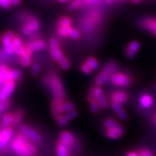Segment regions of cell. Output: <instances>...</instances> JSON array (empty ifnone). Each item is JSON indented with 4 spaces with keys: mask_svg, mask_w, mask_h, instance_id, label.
<instances>
[{
    "mask_svg": "<svg viewBox=\"0 0 156 156\" xmlns=\"http://www.w3.org/2000/svg\"><path fill=\"white\" fill-rule=\"evenodd\" d=\"M39 28L40 22L34 16H28L21 27V32L25 36H30L38 32Z\"/></svg>",
    "mask_w": 156,
    "mask_h": 156,
    "instance_id": "6da1fadb",
    "label": "cell"
},
{
    "mask_svg": "<svg viewBox=\"0 0 156 156\" xmlns=\"http://www.w3.org/2000/svg\"><path fill=\"white\" fill-rule=\"evenodd\" d=\"M117 69L116 64L114 62H110V63L107 64L102 71L101 72L97 77H95V84L98 86H101L105 84L107 81L108 80L109 78H111L112 75H114Z\"/></svg>",
    "mask_w": 156,
    "mask_h": 156,
    "instance_id": "7a4b0ae2",
    "label": "cell"
},
{
    "mask_svg": "<svg viewBox=\"0 0 156 156\" xmlns=\"http://www.w3.org/2000/svg\"><path fill=\"white\" fill-rule=\"evenodd\" d=\"M49 87L51 89L55 98L63 101L65 98V93L61 80L56 75L50 76Z\"/></svg>",
    "mask_w": 156,
    "mask_h": 156,
    "instance_id": "3957f363",
    "label": "cell"
},
{
    "mask_svg": "<svg viewBox=\"0 0 156 156\" xmlns=\"http://www.w3.org/2000/svg\"><path fill=\"white\" fill-rule=\"evenodd\" d=\"M16 34L13 31H7L0 36V41L2 44L3 49L8 55L12 56L15 54L14 46H13L12 39L15 38Z\"/></svg>",
    "mask_w": 156,
    "mask_h": 156,
    "instance_id": "277c9868",
    "label": "cell"
},
{
    "mask_svg": "<svg viewBox=\"0 0 156 156\" xmlns=\"http://www.w3.org/2000/svg\"><path fill=\"white\" fill-rule=\"evenodd\" d=\"M20 133H22L23 135L26 136L29 140H32L36 143H39L41 142L42 136L40 134L38 133L36 130H35L30 126L27 125V124H23L20 128Z\"/></svg>",
    "mask_w": 156,
    "mask_h": 156,
    "instance_id": "5b68a950",
    "label": "cell"
},
{
    "mask_svg": "<svg viewBox=\"0 0 156 156\" xmlns=\"http://www.w3.org/2000/svg\"><path fill=\"white\" fill-rule=\"evenodd\" d=\"M48 46H49V54L51 59L54 62H58V59L64 55L60 49V44L58 41L55 38H51Z\"/></svg>",
    "mask_w": 156,
    "mask_h": 156,
    "instance_id": "8992f818",
    "label": "cell"
},
{
    "mask_svg": "<svg viewBox=\"0 0 156 156\" xmlns=\"http://www.w3.org/2000/svg\"><path fill=\"white\" fill-rule=\"evenodd\" d=\"M111 82L119 87H128L131 84V80L127 75L122 73H114L111 77Z\"/></svg>",
    "mask_w": 156,
    "mask_h": 156,
    "instance_id": "52a82bcc",
    "label": "cell"
},
{
    "mask_svg": "<svg viewBox=\"0 0 156 156\" xmlns=\"http://www.w3.org/2000/svg\"><path fill=\"white\" fill-rule=\"evenodd\" d=\"M92 91L94 94L95 100L97 101V102L98 103L99 106H100L101 108L103 109L107 108L108 106V101H107L106 96H105L104 93H103V91L102 88L100 86H96L92 87Z\"/></svg>",
    "mask_w": 156,
    "mask_h": 156,
    "instance_id": "ba28073f",
    "label": "cell"
},
{
    "mask_svg": "<svg viewBox=\"0 0 156 156\" xmlns=\"http://www.w3.org/2000/svg\"><path fill=\"white\" fill-rule=\"evenodd\" d=\"M25 46L33 54L46 49V47H47V44L44 39H34V40H32L27 43Z\"/></svg>",
    "mask_w": 156,
    "mask_h": 156,
    "instance_id": "9c48e42d",
    "label": "cell"
},
{
    "mask_svg": "<svg viewBox=\"0 0 156 156\" xmlns=\"http://www.w3.org/2000/svg\"><path fill=\"white\" fill-rule=\"evenodd\" d=\"M15 85L16 84L14 81H7L5 83H4L3 87L0 90V101H7V99L14 91Z\"/></svg>",
    "mask_w": 156,
    "mask_h": 156,
    "instance_id": "30bf717a",
    "label": "cell"
},
{
    "mask_svg": "<svg viewBox=\"0 0 156 156\" xmlns=\"http://www.w3.org/2000/svg\"><path fill=\"white\" fill-rule=\"evenodd\" d=\"M13 134V129L11 126L5 127L0 132V152L4 149V147L10 141Z\"/></svg>",
    "mask_w": 156,
    "mask_h": 156,
    "instance_id": "8fae6325",
    "label": "cell"
},
{
    "mask_svg": "<svg viewBox=\"0 0 156 156\" xmlns=\"http://www.w3.org/2000/svg\"><path fill=\"white\" fill-rule=\"evenodd\" d=\"M12 147L19 156H32L27 151L24 143L17 136L12 141Z\"/></svg>",
    "mask_w": 156,
    "mask_h": 156,
    "instance_id": "7c38bea8",
    "label": "cell"
},
{
    "mask_svg": "<svg viewBox=\"0 0 156 156\" xmlns=\"http://www.w3.org/2000/svg\"><path fill=\"white\" fill-rule=\"evenodd\" d=\"M111 106L114 112L116 113L117 116L123 121H126L128 119L127 114H126L124 108H123L122 105L121 103H119L117 102H115V101H112L111 103Z\"/></svg>",
    "mask_w": 156,
    "mask_h": 156,
    "instance_id": "4fadbf2b",
    "label": "cell"
},
{
    "mask_svg": "<svg viewBox=\"0 0 156 156\" xmlns=\"http://www.w3.org/2000/svg\"><path fill=\"white\" fill-rule=\"evenodd\" d=\"M32 53L28 48L25 46L22 55L20 56V64L24 67H28L32 62Z\"/></svg>",
    "mask_w": 156,
    "mask_h": 156,
    "instance_id": "5bb4252c",
    "label": "cell"
},
{
    "mask_svg": "<svg viewBox=\"0 0 156 156\" xmlns=\"http://www.w3.org/2000/svg\"><path fill=\"white\" fill-rule=\"evenodd\" d=\"M12 43L13 46H14L15 54H16L17 56H20L22 55L23 51H24L25 47L24 44H23L22 38H21L19 36L16 35L15 38L12 39Z\"/></svg>",
    "mask_w": 156,
    "mask_h": 156,
    "instance_id": "9a60e30c",
    "label": "cell"
},
{
    "mask_svg": "<svg viewBox=\"0 0 156 156\" xmlns=\"http://www.w3.org/2000/svg\"><path fill=\"white\" fill-rule=\"evenodd\" d=\"M16 136L18 138V139L20 140L21 141L23 142V143H24L25 146L26 147L27 151H28V152L30 155H34L37 153L36 147H35V146L33 145L32 143H31L30 140H29V139H28L26 136L23 135L22 133H19Z\"/></svg>",
    "mask_w": 156,
    "mask_h": 156,
    "instance_id": "2e32d148",
    "label": "cell"
},
{
    "mask_svg": "<svg viewBox=\"0 0 156 156\" xmlns=\"http://www.w3.org/2000/svg\"><path fill=\"white\" fill-rule=\"evenodd\" d=\"M62 101L58 100V99L54 98L51 101V114L52 116L56 120H57L60 116H62L61 111H60V106Z\"/></svg>",
    "mask_w": 156,
    "mask_h": 156,
    "instance_id": "e0dca14e",
    "label": "cell"
},
{
    "mask_svg": "<svg viewBox=\"0 0 156 156\" xmlns=\"http://www.w3.org/2000/svg\"><path fill=\"white\" fill-rule=\"evenodd\" d=\"M112 101L121 104L127 103L129 101V95L124 91H116L112 94Z\"/></svg>",
    "mask_w": 156,
    "mask_h": 156,
    "instance_id": "ac0fdd59",
    "label": "cell"
},
{
    "mask_svg": "<svg viewBox=\"0 0 156 156\" xmlns=\"http://www.w3.org/2000/svg\"><path fill=\"white\" fill-rule=\"evenodd\" d=\"M104 126H106V129H114L118 130L122 134H124L125 132L124 128L119 123H118L114 119H106L104 121Z\"/></svg>",
    "mask_w": 156,
    "mask_h": 156,
    "instance_id": "d6986e66",
    "label": "cell"
},
{
    "mask_svg": "<svg viewBox=\"0 0 156 156\" xmlns=\"http://www.w3.org/2000/svg\"><path fill=\"white\" fill-rule=\"evenodd\" d=\"M60 140L67 146L71 145L75 141V138L71 132L69 131H62L60 134Z\"/></svg>",
    "mask_w": 156,
    "mask_h": 156,
    "instance_id": "ffe728a7",
    "label": "cell"
},
{
    "mask_svg": "<svg viewBox=\"0 0 156 156\" xmlns=\"http://www.w3.org/2000/svg\"><path fill=\"white\" fill-rule=\"evenodd\" d=\"M22 77V72L17 69H9L7 73V81H17Z\"/></svg>",
    "mask_w": 156,
    "mask_h": 156,
    "instance_id": "44dd1931",
    "label": "cell"
},
{
    "mask_svg": "<svg viewBox=\"0 0 156 156\" xmlns=\"http://www.w3.org/2000/svg\"><path fill=\"white\" fill-rule=\"evenodd\" d=\"M25 112L22 109H17L12 114V126H17L18 124L22 122L23 117H24Z\"/></svg>",
    "mask_w": 156,
    "mask_h": 156,
    "instance_id": "7402d4cb",
    "label": "cell"
},
{
    "mask_svg": "<svg viewBox=\"0 0 156 156\" xmlns=\"http://www.w3.org/2000/svg\"><path fill=\"white\" fill-rule=\"evenodd\" d=\"M140 104L144 108H148L151 107L153 104V99L151 95H143L140 98Z\"/></svg>",
    "mask_w": 156,
    "mask_h": 156,
    "instance_id": "603a6c76",
    "label": "cell"
},
{
    "mask_svg": "<svg viewBox=\"0 0 156 156\" xmlns=\"http://www.w3.org/2000/svg\"><path fill=\"white\" fill-rule=\"evenodd\" d=\"M56 153H57V156H69L67 151V146L64 145L61 140H58L57 142Z\"/></svg>",
    "mask_w": 156,
    "mask_h": 156,
    "instance_id": "cb8c5ba5",
    "label": "cell"
},
{
    "mask_svg": "<svg viewBox=\"0 0 156 156\" xmlns=\"http://www.w3.org/2000/svg\"><path fill=\"white\" fill-rule=\"evenodd\" d=\"M74 109H75V106L70 101H64V102L62 101L60 106V111H61V113H63V114H67Z\"/></svg>",
    "mask_w": 156,
    "mask_h": 156,
    "instance_id": "d4e9b609",
    "label": "cell"
},
{
    "mask_svg": "<svg viewBox=\"0 0 156 156\" xmlns=\"http://www.w3.org/2000/svg\"><path fill=\"white\" fill-rule=\"evenodd\" d=\"M85 5L83 0H72L67 6V9L70 12L75 10L76 9L80 8Z\"/></svg>",
    "mask_w": 156,
    "mask_h": 156,
    "instance_id": "484cf974",
    "label": "cell"
},
{
    "mask_svg": "<svg viewBox=\"0 0 156 156\" xmlns=\"http://www.w3.org/2000/svg\"><path fill=\"white\" fill-rule=\"evenodd\" d=\"M106 135L112 140H118L123 135V134L119 132L118 130L114 129H107Z\"/></svg>",
    "mask_w": 156,
    "mask_h": 156,
    "instance_id": "4316f807",
    "label": "cell"
},
{
    "mask_svg": "<svg viewBox=\"0 0 156 156\" xmlns=\"http://www.w3.org/2000/svg\"><path fill=\"white\" fill-rule=\"evenodd\" d=\"M9 68L4 64H0V83H5L7 81V73Z\"/></svg>",
    "mask_w": 156,
    "mask_h": 156,
    "instance_id": "83f0119b",
    "label": "cell"
},
{
    "mask_svg": "<svg viewBox=\"0 0 156 156\" xmlns=\"http://www.w3.org/2000/svg\"><path fill=\"white\" fill-rule=\"evenodd\" d=\"M71 30V26H59L57 30L58 35L62 38H65V37L69 36Z\"/></svg>",
    "mask_w": 156,
    "mask_h": 156,
    "instance_id": "f1b7e54d",
    "label": "cell"
},
{
    "mask_svg": "<svg viewBox=\"0 0 156 156\" xmlns=\"http://www.w3.org/2000/svg\"><path fill=\"white\" fill-rule=\"evenodd\" d=\"M12 113H6L3 115L2 117V124L5 127L10 126L12 123Z\"/></svg>",
    "mask_w": 156,
    "mask_h": 156,
    "instance_id": "f546056e",
    "label": "cell"
},
{
    "mask_svg": "<svg viewBox=\"0 0 156 156\" xmlns=\"http://www.w3.org/2000/svg\"><path fill=\"white\" fill-rule=\"evenodd\" d=\"M58 64L62 69L68 70L70 68V62L65 56L63 55L58 59Z\"/></svg>",
    "mask_w": 156,
    "mask_h": 156,
    "instance_id": "4dcf8cb0",
    "label": "cell"
},
{
    "mask_svg": "<svg viewBox=\"0 0 156 156\" xmlns=\"http://www.w3.org/2000/svg\"><path fill=\"white\" fill-rule=\"evenodd\" d=\"M85 63L91 68L92 70H96L98 69V68L99 67L98 62L96 58L94 57H89L86 60V62H85Z\"/></svg>",
    "mask_w": 156,
    "mask_h": 156,
    "instance_id": "1f68e13d",
    "label": "cell"
},
{
    "mask_svg": "<svg viewBox=\"0 0 156 156\" xmlns=\"http://www.w3.org/2000/svg\"><path fill=\"white\" fill-rule=\"evenodd\" d=\"M41 65L38 62H35L31 66L30 73L33 76H37L41 72Z\"/></svg>",
    "mask_w": 156,
    "mask_h": 156,
    "instance_id": "d6a6232c",
    "label": "cell"
},
{
    "mask_svg": "<svg viewBox=\"0 0 156 156\" xmlns=\"http://www.w3.org/2000/svg\"><path fill=\"white\" fill-rule=\"evenodd\" d=\"M72 20L68 17H62L61 19L58 20V25L59 26H71Z\"/></svg>",
    "mask_w": 156,
    "mask_h": 156,
    "instance_id": "836d02e7",
    "label": "cell"
},
{
    "mask_svg": "<svg viewBox=\"0 0 156 156\" xmlns=\"http://www.w3.org/2000/svg\"><path fill=\"white\" fill-rule=\"evenodd\" d=\"M155 20H153V19L145 20L143 23L144 28L147 29V30H152V29H153V27L154 25V23H155Z\"/></svg>",
    "mask_w": 156,
    "mask_h": 156,
    "instance_id": "e575fe53",
    "label": "cell"
},
{
    "mask_svg": "<svg viewBox=\"0 0 156 156\" xmlns=\"http://www.w3.org/2000/svg\"><path fill=\"white\" fill-rule=\"evenodd\" d=\"M56 121H57L58 125L59 126H62V127H63V126L67 125V124L69 122V121L68 120V119L67 118V117H66L65 115H64V116L62 115V116H60L59 118H58Z\"/></svg>",
    "mask_w": 156,
    "mask_h": 156,
    "instance_id": "d590c367",
    "label": "cell"
},
{
    "mask_svg": "<svg viewBox=\"0 0 156 156\" xmlns=\"http://www.w3.org/2000/svg\"><path fill=\"white\" fill-rule=\"evenodd\" d=\"M99 108H100V106H99L98 103L97 102L96 100L90 102V111L93 114H97L99 112Z\"/></svg>",
    "mask_w": 156,
    "mask_h": 156,
    "instance_id": "8d00e7d4",
    "label": "cell"
},
{
    "mask_svg": "<svg viewBox=\"0 0 156 156\" xmlns=\"http://www.w3.org/2000/svg\"><path fill=\"white\" fill-rule=\"evenodd\" d=\"M128 48H130V49H131L132 51H133L136 52H136H137L138 51L140 50V44L139 42L134 41H132L129 44Z\"/></svg>",
    "mask_w": 156,
    "mask_h": 156,
    "instance_id": "74e56055",
    "label": "cell"
},
{
    "mask_svg": "<svg viewBox=\"0 0 156 156\" xmlns=\"http://www.w3.org/2000/svg\"><path fill=\"white\" fill-rule=\"evenodd\" d=\"M65 116L68 119V120L71 121V120L74 119H75L76 117L78 116V112H77V110L74 109V110L70 111L69 112L67 113V114H65Z\"/></svg>",
    "mask_w": 156,
    "mask_h": 156,
    "instance_id": "f35d334b",
    "label": "cell"
},
{
    "mask_svg": "<svg viewBox=\"0 0 156 156\" xmlns=\"http://www.w3.org/2000/svg\"><path fill=\"white\" fill-rule=\"evenodd\" d=\"M80 36H81L79 30H77V29L72 28V30L70 31V34H69V36L71 37L72 38L77 40V39L80 38Z\"/></svg>",
    "mask_w": 156,
    "mask_h": 156,
    "instance_id": "ab89813d",
    "label": "cell"
},
{
    "mask_svg": "<svg viewBox=\"0 0 156 156\" xmlns=\"http://www.w3.org/2000/svg\"><path fill=\"white\" fill-rule=\"evenodd\" d=\"M12 7L9 0H0V7L5 9H8Z\"/></svg>",
    "mask_w": 156,
    "mask_h": 156,
    "instance_id": "60d3db41",
    "label": "cell"
},
{
    "mask_svg": "<svg viewBox=\"0 0 156 156\" xmlns=\"http://www.w3.org/2000/svg\"><path fill=\"white\" fill-rule=\"evenodd\" d=\"M81 70L84 74H85V75H89V74H90L91 72H92L91 68L86 63H84L82 64Z\"/></svg>",
    "mask_w": 156,
    "mask_h": 156,
    "instance_id": "b9f144b4",
    "label": "cell"
},
{
    "mask_svg": "<svg viewBox=\"0 0 156 156\" xmlns=\"http://www.w3.org/2000/svg\"><path fill=\"white\" fill-rule=\"evenodd\" d=\"M9 56H10L6 53L3 48H0V61H6Z\"/></svg>",
    "mask_w": 156,
    "mask_h": 156,
    "instance_id": "7bdbcfd3",
    "label": "cell"
},
{
    "mask_svg": "<svg viewBox=\"0 0 156 156\" xmlns=\"http://www.w3.org/2000/svg\"><path fill=\"white\" fill-rule=\"evenodd\" d=\"M125 54L128 58H134V56H135L136 52H134V51H132L131 49H130V48H126V51H125Z\"/></svg>",
    "mask_w": 156,
    "mask_h": 156,
    "instance_id": "ee69618b",
    "label": "cell"
},
{
    "mask_svg": "<svg viewBox=\"0 0 156 156\" xmlns=\"http://www.w3.org/2000/svg\"><path fill=\"white\" fill-rule=\"evenodd\" d=\"M9 106V103L7 101H0V112H3L5 109H7Z\"/></svg>",
    "mask_w": 156,
    "mask_h": 156,
    "instance_id": "f6af8a7d",
    "label": "cell"
},
{
    "mask_svg": "<svg viewBox=\"0 0 156 156\" xmlns=\"http://www.w3.org/2000/svg\"><path fill=\"white\" fill-rule=\"evenodd\" d=\"M85 5H96L98 4L99 0H83Z\"/></svg>",
    "mask_w": 156,
    "mask_h": 156,
    "instance_id": "bcb514c9",
    "label": "cell"
},
{
    "mask_svg": "<svg viewBox=\"0 0 156 156\" xmlns=\"http://www.w3.org/2000/svg\"><path fill=\"white\" fill-rule=\"evenodd\" d=\"M140 156H153V155L149 150H143L140 153Z\"/></svg>",
    "mask_w": 156,
    "mask_h": 156,
    "instance_id": "7dc6e473",
    "label": "cell"
},
{
    "mask_svg": "<svg viewBox=\"0 0 156 156\" xmlns=\"http://www.w3.org/2000/svg\"><path fill=\"white\" fill-rule=\"evenodd\" d=\"M9 2H10L12 6H15V7L19 6L21 3V0H9Z\"/></svg>",
    "mask_w": 156,
    "mask_h": 156,
    "instance_id": "c3c4849f",
    "label": "cell"
},
{
    "mask_svg": "<svg viewBox=\"0 0 156 156\" xmlns=\"http://www.w3.org/2000/svg\"><path fill=\"white\" fill-rule=\"evenodd\" d=\"M151 31L156 36V20H155V23H154V25H153V29H152Z\"/></svg>",
    "mask_w": 156,
    "mask_h": 156,
    "instance_id": "681fc988",
    "label": "cell"
},
{
    "mask_svg": "<svg viewBox=\"0 0 156 156\" xmlns=\"http://www.w3.org/2000/svg\"><path fill=\"white\" fill-rule=\"evenodd\" d=\"M126 156H138V155L135 153H133V152H131V153H129Z\"/></svg>",
    "mask_w": 156,
    "mask_h": 156,
    "instance_id": "f907efd6",
    "label": "cell"
},
{
    "mask_svg": "<svg viewBox=\"0 0 156 156\" xmlns=\"http://www.w3.org/2000/svg\"><path fill=\"white\" fill-rule=\"evenodd\" d=\"M114 1H115V0H105V2H106L108 3V4H112V3L114 2Z\"/></svg>",
    "mask_w": 156,
    "mask_h": 156,
    "instance_id": "816d5d0a",
    "label": "cell"
},
{
    "mask_svg": "<svg viewBox=\"0 0 156 156\" xmlns=\"http://www.w3.org/2000/svg\"><path fill=\"white\" fill-rule=\"evenodd\" d=\"M142 0H132V2L133 3H134V4H137V3H139V2H141Z\"/></svg>",
    "mask_w": 156,
    "mask_h": 156,
    "instance_id": "f5cc1de1",
    "label": "cell"
},
{
    "mask_svg": "<svg viewBox=\"0 0 156 156\" xmlns=\"http://www.w3.org/2000/svg\"><path fill=\"white\" fill-rule=\"evenodd\" d=\"M58 1L61 3H65V2H67L69 1V0H58Z\"/></svg>",
    "mask_w": 156,
    "mask_h": 156,
    "instance_id": "db71d44e",
    "label": "cell"
},
{
    "mask_svg": "<svg viewBox=\"0 0 156 156\" xmlns=\"http://www.w3.org/2000/svg\"><path fill=\"white\" fill-rule=\"evenodd\" d=\"M154 89H155V90H156V83H155V85H154Z\"/></svg>",
    "mask_w": 156,
    "mask_h": 156,
    "instance_id": "11a10c76",
    "label": "cell"
}]
</instances>
